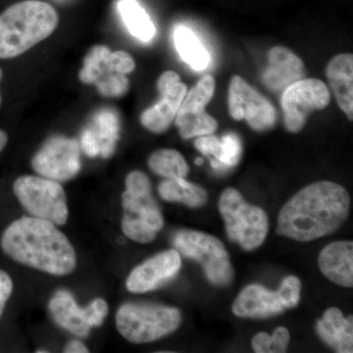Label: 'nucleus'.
<instances>
[{
	"instance_id": "39448f33",
	"label": "nucleus",
	"mask_w": 353,
	"mask_h": 353,
	"mask_svg": "<svg viewBox=\"0 0 353 353\" xmlns=\"http://www.w3.org/2000/svg\"><path fill=\"white\" fill-rule=\"evenodd\" d=\"M181 323L179 309L155 304H123L116 314L118 331L132 343L159 340L178 330Z\"/></svg>"
},
{
	"instance_id": "2f4dec72",
	"label": "nucleus",
	"mask_w": 353,
	"mask_h": 353,
	"mask_svg": "<svg viewBox=\"0 0 353 353\" xmlns=\"http://www.w3.org/2000/svg\"><path fill=\"white\" fill-rule=\"evenodd\" d=\"M219 145L220 139H218L217 137L213 136V134L197 137L196 141H194L196 150L206 157L212 155L215 157L218 150H219Z\"/></svg>"
},
{
	"instance_id": "f03ea898",
	"label": "nucleus",
	"mask_w": 353,
	"mask_h": 353,
	"mask_svg": "<svg viewBox=\"0 0 353 353\" xmlns=\"http://www.w3.org/2000/svg\"><path fill=\"white\" fill-rule=\"evenodd\" d=\"M0 245L14 261L51 275H68L76 269L73 245L50 221L36 217L14 221L2 234Z\"/></svg>"
},
{
	"instance_id": "9b49d317",
	"label": "nucleus",
	"mask_w": 353,
	"mask_h": 353,
	"mask_svg": "<svg viewBox=\"0 0 353 353\" xmlns=\"http://www.w3.org/2000/svg\"><path fill=\"white\" fill-rule=\"evenodd\" d=\"M214 92V78L205 75L187 92L175 118L176 126L183 139L206 136L217 130V121L205 111Z\"/></svg>"
},
{
	"instance_id": "58836bf2",
	"label": "nucleus",
	"mask_w": 353,
	"mask_h": 353,
	"mask_svg": "<svg viewBox=\"0 0 353 353\" xmlns=\"http://www.w3.org/2000/svg\"><path fill=\"white\" fill-rule=\"evenodd\" d=\"M2 79V70L0 69V81H1Z\"/></svg>"
},
{
	"instance_id": "f8f14e48",
	"label": "nucleus",
	"mask_w": 353,
	"mask_h": 353,
	"mask_svg": "<svg viewBox=\"0 0 353 353\" xmlns=\"http://www.w3.org/2000/svg\"><path fill=\"white\" fill-rule=\"evenodd\" d=\"M80 143L76 139L53 137L32 157V166L44 178L66 182L80 172Z\"/></svg>"
},
{
	"instance_id": "412c9836",
	"label": "nucleus",
	"mask_w": 353,
	"mask_h": 353,
	"mask_svg": "<svg viewBox=\"0 0 353 353\" xmlns=\"http://www.w3.org/2000/svg\"><path fill=\"white\" fill-rule=\"evenodd\" d=\"M327 78L341 110L353 119V57L350 53L336 55L329 62Z\"/></svg>"
},
{
	"instance_id": "a211bd4d",
	"label": "nucleus",
	"mask_w": 353,
	"mask_h": 353,
	"mask_svg": "<svg viewBox=\"0 0 353 353\" xmlns=\"http://www.w3.org/2000/svg\"><path fill=\"white\" fill-rule=\"evenodd\" d=\"M323 275L334 284L345 288L353 285V243L338 241L325 246L318 259Z\"/></svg>"
},
{
	"instance_id": "6e6552de",
	"label": "nucleus",
	"mask_w": 353,
	"mask_h": 353,
	"mask_svg": "<svg viewBox=\"0 0 353 353\" xmlns=\"http://www.w3.org/2000/svg\"><path fill=\"white\" fill-rule=\"evenodd\" d=\"M13 192L32 217L59 226L67 222L69 211L66 194L57 181L44 176H22L14 182Z\"/></svg>"
},
{
	"instance_id": "aec40b11",
	"label": "nucleus",
	"mask_w": 353,
	"mask_h": 353,
	"mask_svg": "<svg viewBox=\"0 0 353 353\" xmlns=\"http://www.w3.org/2000/svg\"><path fill=\"white\" fill-rule=\"evenodd\" d=\"M316 333L334 352H353L352 316L343 317L340 309L332 307L326 310L322 319L316 324Z\"/></svg>"
},
{
	"instance_id": "c756f323",
	"label": "nucleus",
	"mask_w": 353,
	"mask_h": 353,
	"mask_svg": "<svg viewBox=\"0 0 353 353\" xmlns=\"http://www.w3.org/2000/svg\"><path fill=\"white\" fill-rule=\"evenodd\" d=\"M111 63L113 65L114 70L123 75L127 76L136 69L134 59L126 51L119 50L111 52Z\"/></svg>"
},
{
	"instance_id": "c85d7f7f",
	"label": "nucleus",
	"mask_w": 353,
	"mask_h": 353,
	"mask_svg": "<svg viewBox=\"0 0 353 353\" xmlns=\"http://www.w3.org/2000/svg\"><path fill=\"white\" fill-rule=\"evenodd\" d=\"M108 304L101 299H97L83 308L85 319L90 328L101 326L108 314Z\"/></svg>"
},
{
	"instance_id": "f704fd0d",
	"label": "nucleus",
	"mask_w": 353,
	"mask_h": 353,
	"mask_svg": "<svg viewBox=\"0 0 353 353\" xmlns=\"http://www.w3.org/2000/svg\"><path fill=\"white\" fill-rule=\"evenodd\" d=\"M64 352L66 353H87L88 347L83 343L79 341H73L66 345L64 348Z\"/></svg>"
},
{
	"instance_id": "ea45409f",
	"label": "nucleus",
	"mask_w": 353,
	"mask_h": 353,
	"mask_svg": "<svg viewBox=\"0 0 353 353\" xmlns=\"http://www.w3.org/2000/svg\"><path fill=\"white\" fill-rule=\"evenodd\" d=\"M1 101H2L1 92H0V106H1Z\"/></svg>"
},
{
	"instance_id": "dca6fc26",
	"label": "nucleus",
	"mask_w": 353,
	"mask_h": 353,
	"mask_svg": "<svg viewBox=\"0 0 353 353\" xmlns=\"http://www.w3.org/2000/svg\"><path fill=\"white\" fill-rule=\"evenodd\" d=\"M120 137L119 117L111 109L99 111L81 134V148L90 157L109 158Z\"/></svg>"
},
{
	"instance_id": "ddd939ff",
	"label": "nucleus",
	"mask_w": 353,
	"mask_h": 353,
	"mask_svg": "<svg viewBox=\"0 0 353 353\" xmlns=\"http://www.w3.org/2000/svg\"><path fill=\"white\" fill-rule=\"evenodd\" d=\"M160 99L141 115V123L148 131L162 134L170 128L179 108L188 92L187 85L181 82L180 76L174 71H166L157 82Z\"/></svg>"
},
{
	"instance_id": "bb28decb",
	"label": "nucleus",
	"mask_w": 353,
	"mask_h": 353,
	"mask_svg": "<svg viewBox=\"0 0 353 353\" xmlns=\"http://www.w3.org/2000/svg\"><path fill=\"white\" fill-rule=\"evenodd\" d=\"M241 141L238 134L229 132L220 141L219 150L214 159L211 160V166L216 170H224L236 166L241 157Z\"/></svg>"
},
{
	"instance_id": "423d86ee",
	"label": "nucleus",
	"mask_w": 353,
	"mask_h": 353,
	"mask_svg": "<svg viewBox=\"0 0 353 353\" xmlns=\"http://www.w3.org/2000/svg\"><path fill=\"white\" fill-rule=\"evenodd\" d=\"M219 210L230 241L248 252L264 243L269 231L268 216L263 209L248 203L239 190L229 188L222 192Z\"/></svg>"
},
{
	"instance_id": "473e14b6",
	"label": "nucleus",
	"mask_w": 353,
	"mask_h": 353,
	"mask_svg": "<svg viewBox=\"0 0 353 353\" xmlns=\"http://www.w3.org/2000/svg\"><path fill=\"white\" fill-rule=\"evenodd\" d=\"M13 290V282L10 276L0 269V317L3 314L4 308Z\"/></svg>"
},
{
	"instance_id": "7c9ffc66",
	"label": "nucleus",
	"mask_w": 353,
	"mask_h": 353,
	"mask_svg": "<svg viewBox=\"0 0 353 353\" xmlns=\"http://www.w3.org/2000/svg\"><path fill=\"white\" fill-rule=\"evenodd\" d=\"M290 343V332L285 327H279L271 336L269 353H283L287 352Z\"/></svg>"
},
{
	"instance_id": "cd10ccee",
	"label": "nucleus",
	"mask_w": 353,
	"mask_h": 353,
	"mask_svg": "<svg viewBox=\"0 0 353 353\" xmlns=\"http://www.w3.org/2000/svg\"><path fill=\"white\" fill-rule=\"evenodd\" d=\"M301 282L294 276L285 278L277 290L279 299L285 308H294L301 301Z\"/></svg>"
},
{
	"instance_id": "5701e85b",
	"label": "nucleus",
	"mask_w": 353,
	"mask_h": 353,
	"mask_svg": "<svg viewBox=\"0 0 353 353\" xmlns=\"http://www.w3.org/2000/svg\"><path fill=\"white\" fill-rule=\"evenodd\" d=\"M159 196L165 201L181 202L190 208H201L208 202V192L185 179H167L158 187Z\"/></svg>"
},
{
	"instance_id": "393cba45",
	"label": "nucleus",
	"mask_w": 353,
	"mask_h": 353,
	"mask_svg": "<svg viewBox=\"0 0 353 353\" xmlns=\"http://www.w3.org/2000/svg\"><path fill=\"white\" fill-rule=\"evenodd\" d=\"M118 11L132 37L143 43H148L154 38L157 28L137 0H121L118 3Z\"/></svg>"
},
{
	"instance_id": "4be33fe9",
	"label": "nucleus",
	"mask_w": 353,
	"mask_h": 353,
	"mask_svg": "<svg viewBox=\"0 0 353 353\" xmlns=\"http://www.w3.org/2000/svg\"><path fill=\"white\" fill-rule=\"evenodd\" d=\"M50 311L55 322L70 333L81 338H85L90 334L83 308L78 305L67 290H58L53 296L50 301Z\"/></svg>"
},
{
	"instance_id": "4468645a",
	"label": "nucleus",
	"mask_w": 353,
	"mask_h": 353,
	"mask_svg": "<svg viewBox=\"0 0 353 353\" xmlns=\"http://www.w3.org/2000/svg\"><path fill=\"white\" fill-rule=\"evenodd\" d=\"M81 82L94 85L99 94L106 97H121L129 90L126 75L117 73L111 63V50L105 46L90 48L79 73Z\"/></svg>"
},
{
	"instance_id": "b1692460",
	"label": "nucleus",
	"mask_w": 353,
	"mask_h": 353,
	"mask_svg": "<svg viewBox=\"0 0 353 353\" xmlns=\"http://www.w3.org/2000/svg\"><path fill=\"white\" fill-rule=\"evenodd\" d=\"M174 43L181 58L194 71H203L210 64V55L196 34L185 26L174 31Z\"/></svg>"
},
{
	"instance_id": "9d476101",
	"label": "nucleus",
	"mask_w": 353,
	"mask_h": 353,
	"mask_svg": "<svg viewBox=\"0 0 353 353\" xmlns=\"http://www.w3.org/2000/svg\"><path fill=\"white\" fill-rule=\"evenodd\" d=\"M228 106L234 120H245L256 132L268 131L277 122L273 104L241 76L234 75L230 81Z\"/></svg>"
},
{
	"instance_id": "a878e982",
	"label": "nucleus",
	"mask_w": 353,
	"mask_h": 353,
	"mask_svg": "<svg viewBox=\"0 0 353 353\" xmlns=\"http://www.w3.org/2000/svg\"><path fill=\"white\" fill-rule=\"evenodd\" d=\"M148 166L153 173L166 179H185L190 170L183 155L168 148L153 152L148 158Z\"/></svg>"
},
{
	"instance_id": "e433bc0d",
	"label": "nucleus",
	"mask_w": 353,
	"mask_h": 353,
	"mask_svg": "<svg viewBox=\"0 0 353 353\" xmlns=\"http://www.w3.org/2000/svg\"><path fill=\"white\" fill-rule=\"evenodd\" d=\"M194 163H196V165H202L203 164V159H202V158H196V161H194Z\"/></svg>"
},
{
	"instance_id": "4c0bfd02",
	"label": "nucleus",
	"mask_w": 353,
	"mask_h": 353,
	"mask_svg": "<svg viewBox=\"0 0 353 353\" xmlns=\"http://www.w3.org/2000/svg\"><path fill=\"white\" fill-rule=\"evenodd\" d=\"M38 353H43V352H48V350H38V352H37Z\"/></svg>"
},
{
	"instance_id": "c9c22d12",
	"label": "nucleus",
	"mask_w": 353,
	"mask_h": 353,
	"mask_svg": "<svg viewBox=\"0 0 353 353\" xmlns=\"http://www.w3.org/2000/svg\"><path fill=\"white\" fill-rule=\"evenodd\" d=\"M8 143V134L3 130H0V152L4 150Z\"/></svg>"
},
{
	"instance_id": "0eeeda50",
	"label": "nucleus",
	"mask_w": 353,
	"mask_h": 353,
	"mask_svg": "<svg viewBox=\"0 0 353 353\" xmlns=\"http://www.w3.org/2000/svg\"><path fill=\"white\" fill-rule=\"evenodd\" d=\"M173 245L176 252L203 267L211 284L228 287L233 283L234 268L229 253L219 239L203 232L182 230L174 236Z\"/></svg>"
},
{
	"instance_id": "f3484780",
	"label": "nucleus",
	"mask_w": 353,
	"mask_h": 353,
	"mask_svg": "<svg viewBox=\"0 0 353 353\" xmlns=\"http://www.w3.org/2000/svg\"><path fill=\"white\" fill-rule=\"evenodd\" d=\"M268 62L262 82L274 92L285 90L305 76L303 60L284 46L272 48L268 52Z\"/></svg>"
},
{
	"instance_id": "2eb2a0df",
	"label": "nucleus",
	"mask_w": 353,
	"mask_h": 353,
	"mask_svg": "<svg viewBox=\"0 0 353 353\" xmlns=\"http://www.w3.org/2000/svg\"><path fill=\"white\" fill-rule=\"evenodd\" d=\"M181 266L182 260L176 250L158 253L132 271L127 279V289L134 294L157 290L175 278Z\"/></svg>"
},
{
	"instance_id": "72a5a7b5",
	"label": "nucleus",
	"mask_w": 353,
	"mask_h": 353,
	"mask_svg": "<svg viewBox=\"0 0 353 353\" xmlns=\"http://www.w3.org/2000/svg\"><path fill=\"white\" fill-rule=\"evenodd\" d=\"M271 336L267 333L257 334L252 339V348L257 353H269L270 350Z\"/></svg>"
},
{
	"instance_id": "6ab92c4d",
	"label": "nucleus",
	"mask_w": 353,
	"mask_h": 353,
	"mask_svg": "<svg viewBox=\"0 0 353 353\" xmlns=\"http://www.w3.org/2000/svg\"><path fill=\"white\" fill-rule=\"evenodd\" d=\"M284 310L277 292H272L260 285L245 287L232 307L234 314L241 318H268Z\"/></svg>"
},
{
	"instance_id": "f257e3e1",
	"label": "nucleus",
	"mask_w": 353,
	"mask_h": 353,
	"mask_svg": "<svg viewBox=\"0 0 353 353\" xmlns=\"http://www.w3.org/2000/svg\"><path fill=\"white\" fill-rule=\"evenodd\" d=\"M350 196L339 183L323 181L294 194L278 216L277 234L308 243L336 233L350 214Z\"/></svg>"
},
{
	"instance_id": "7ed1b4c3",
	"label": "nucleus",
	"mask_w": 353,
	"mask_h": 353,
	"mask_svg": "<svg viewBox=\"0 0 353 353\" xmlns=\"http://www.w3.org/2000/svg\"><path fill=\"white\" fill-rule=\"evenodd\" d=\"M54 7L39 0H24L0 13V59L20 57L57 30Z\"/></svg>"
},
{
	"instance_id": "20e7f679",
	"label": "nucleus",
	"mask_w": 353,
	"mask_h": 353,
	"mask_svg": "<svg viewBox=\"0 0 353 353\" xmlns=\"http://www.w3.org/2000/svg\"><path fill=\"white\" fill-rule=\"evenodd\" d=\"M123 233L139 243H150L164 226L163 215L152 194V183L145 173L132 171L122 194Z\"/></svg>"
},
{
	"instance_id": "1a4fd4ad",
	"label": "nucleus",
	"mask_w": 353,
	"mask_h": 353,
	"mask_svg": "<svg viewBox=\"0 0 353 353\" xmlns=\"http://www.w3.org/2000/svg\"><path fill=\"white\" fill-rule=\"evenodd\" d=\"M331 94L318 79H301L284 90L281 99L285 129L299 132L305 126L309 115L329 105Z\"/></svg>"
}]
</instances>
